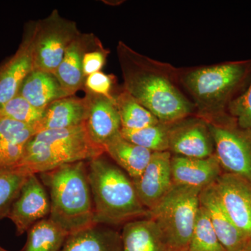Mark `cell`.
Listing matches in <instances>:
<instances>
[{
  "label": "cell",
  "mask_w": 251,
  "mask_h": 251,
  "mask_svg": "<svg viewBox=\"0 0 251 251\" xmlns=\"http://www.w3.org/2000/svg\"><path fill=\"white\" fill-rule=\"evenodd\" d=\"M117 56L128 92L162 123L172 124L186 118L194 110L179 87L177 69L138 53L120 41Z\"/></svg>",
  "instance_id": "obj_1"
},
{
  "label": "cell",
  "mask_w": 251,
  "mask_h": 251,
  "mask_svg": "<svg viewBox=\"0 0 251 251\" xmlns=\"http://www.w3.org/2000/svg\"><path fill=\"white\" fill-rule=\"evenodd\" d=\"M104 154L87 162L94 224L110 227L148 218L150 211L140 202L132 179Z\"/></svg>",
  "instance_id": "obj_2"
},
{
  "label": "cell",
  "mask_w": 251,
  "mask_h": 251,
  "mask_svg": "<svg viewBox=\"0 0 251 251\" xmlns=\"http://www.w3.org/2000/svg\"><path fill=\"white\" fill-rule=\"evenodd\" d=\"M49 193V219L69 234L96 225L87 162L64 165L38 174Z\"/></svg>",
  "instance_id": "obj_3"
},
{
  "label": "cell",
  "mask_w": 251,
  "mask_h": 251,
  "mask_svg": "<svg viewBox=\"0 0 251 251\" xmlns=\"http://www.w3.org/2000/svg\"><path fill=\"white\" fill-rule=\"evenodd\" d=\"M179 77L201 118L214 121L226 117L229 103L247 88L251 79V59L195 68Z\"/></svg>",
  "instance_id": "obj_4"
},
{
  "label": "cell",
  "mask_w": 251,
  "mask_h": 251,
  "mask_svg": "<svg viewBox=\"0 0 251 251\" xmlns=\"http://www.w3.org/2000/svg\"><path fill=\"white\" fill-rule=\"evenodd\" d=\"M105 153L91 138L86 122L77 126L42 130L28 142L18 167L40 174L77 162H88Z\"/></svg>",
  "instance_id": "obj_5"
},
{
  "label": "cell",
  "mask_w": 251,
  "mask_h": 251,
  "mask_svg": "<svg viewBox=\"0 0 251 251\" xmlns=\"http://www.w3.org/2000/svg\"><path fill=\"white\" fill-rule=\"evenodd\" d=\"M201 190L174 185L150 211L168 250L188 251L198 210Z\"/></svg>",
  "instance_id": "obj_6"
},
{
  "label": "cell",
  "mask_w": 251,
  "mask_h": 251,
  "mask_svg": "<svg viewBox=\"0 0 251 251\" xmlns=\"http://www.w3.org/2000/svg\"><path fill=\"white\" fill-rule=\"evenodd\" d=\"M80 33L76 23L62 17L56 9L48 17L33 23V70L54 74L67 48Z\"/></svg>",
  "instance_id": "obj_7"
},
{
  "label": "cell",
  "mask_w": 251,
  "mask_h": 251,
  "mask_svg": "<svg viewBox=\"0 0 251 251\" xmlns=\"http://www.w3.org/2000/svg\"><path fill=\"white\" fill-rule=\"evenodd\" d=\"M206 122L224 173L237 175L251 184V135L239 129L228 117Z\"/></svg>",
  "instance_id": "obj_8"
},
{
  "label": "cell",
  "mask_w": 251,
  "mask_h": 251,
  "mask_svg": "<svg viewBox=\"0 0 251 251\" xmlns=\"http://www.w3.org/2000/svg\"><path fill=\"white\" fill-rule=\"evenodd\" d=\"M50 212V201L45 186L38 175L31 174L11 206L8 217L16 226L18 236L27 232Z\"/></svg>",
  "instance_id": "obj_9"
},
{
  "label": "cell",
  "mask_w": 251,
  "mask_h": 251,
  "mask_svg": "<svg viewBox=\"0 0 251 251\" xmlns=\"http://www.w3.org/2000/svg\"><path fill=\"white\" fill-rule=\"evenodd\" d=\"M218 198L238 229L251 239V184L240 176L224 173L213 184Z\"/></svg>",
  "instance_id": "obj_10"
},
{
  "label": "cell",
  "mask_w": 251,
  "mask_h": 251,
  "mask_svg": "<svg viewBox=\"0 0 251 251\" xmlns=\"http://www.w3.org/2000/svg\"><path fill=\"white\" fill-rule=\"evenodd\" d=\"M169 151L176 156L206 158L214 154V144L207 122L202 118H185L172 123Z\"/></svg>",
  "instance_id": "obj_11"
},
{
  "label": "cell",
  "mask_w": 251,
  "mask_h": 251,
  "mask_svg": "<svg viewBox=\"0 0 251 251\" xmlns=\"http://www.w3.org/2000/svg\"><path fill=\"white\" fill-rule=\"evenodd\" d=\"M170 151L153 152L139 177L132 180L140 202L149 211L156 207L174 186Z\"/></svg>",
  "instance_id": "obj_12"
},
{
  "label": "cell",
  "mask_w": 251,
  "mask_h": 251,
  "mask_svg": "<svg viewBox=\"0 0 251 251\" xmlns=\"http://www.w3.org/2000/svg\"><path fill=\"white\" fill-rule=\"evenodd\" d=\"M171 170L174 185L201 191L214 184L224 173L215 153L206 158L173 155Z\"/></svg>",
  "instance_id": "obj_13"
},
{
  "label": "cell",
  "mask_w": 251,
  "mask_h": 251,
  "mask_svg": "<svg viewBox=\"0 0 251 251\" xmlns=\"http://www.w3.org/2000/svg\"><path fill=\"white\" fill-rule=\"evenodd\" d=\"M100 44L94 34L80 33L67 48L54 75L68 95L74 96L77 91L83 89L86 79L82 70L84 56Z\"/></svg>",
  "instance_id": "obj_14"
},
{
  "label": "cell",
  "mask_w": 251,
  "mask_h": 251,
  "mask_svg": "<svg viewBox=\"0 0 251 251\" xmlns=\"http://www.w3.org/2000/svg\"><path fill=\"white\" fill-rule=\"evenodd\" d=\"M31 38L32 24L28 26L16 53L0 67V108L19 93L23 82L33 71Z\"/></svg>",
  "instance_id": "obj_15"
},
{
  "label": "cell",
  "mask_w": 251,
  "mask_h": 251,
  "mask_svg": "<svg viewBox=\"0 0 251 251\" xmlns=\"http://www.w3.org/2000/svg\"><path fill=\"white\" fill-rule=\"evenodd\" d=\"M88 97V116L86 127L91 138L104 147L114 137L120 134L121 120L119 115L115 97H107L86 92Z\"/></svg>",
  "instance_id": "obj_16"
},
{
  "label": "cell",
  "mask_w": 251,
  "mask_h": 251,
  "mask_svg": "<svg viewBox=\"0 0 251 251\" xmlns=\"http://www.w3.org/2000/svg\"><path fill=\"white\" fill-rule=\"evenodd\" d=\"M200 202L226 251H241L249 242L238 229L220 202L213 184L200 193Z\"/></svg>",
  "instance_id": "obj_17"
},
{
  "label": "cell",
  "mask_w": 251,
  "mask_h": 251,
  "mask_svg": "<svg viewBox=\"0 0 251 251\" xmlns=\"http://www.w3.org/2000/svg\"><path fill=\"white\" fill-rule=\"evenodd\" d=\"M89 105L90 101L87 95L84 98L71 96L54 100L44 110V116L36 126L37 133L82 125L88 116Z\"/></svg>",
  "instance_id": "obj_18"
},
{
  "label": "cell",
  "mask_w": 251,
  "mask_h": 251,
  "mask_svg": "<svg viewBox=\"0 0 251 251\" xmlns=\"http://www.w3.org/2000/svg\"><path fill=\"white\" fill-rule=\"evenodd\" d=\"M60 251H123L121 232L94 225L69 234Z\"/></svg>",
  "instance_id": "obj_19"
},
{
  "label": "cell",
  "mask_w": 251,
  "mask_h": 251,
  "mask_svg": "<svg viewBox=\"0 0 251 251\" xmlns=\"http://www.w3.org/2000/svg\"><path fill=\"white\" fill-rule=\"evenodd\" d=\"M36 133L34 126L0 119V166H17L28 142Z\"/></svg>",
  "instance_id": "obj_20"
},
{
  "label": "cell",
  "mask_w": 251,
  "mask_h": 251,
  "mask_svg": "<svg viewBox=\"0 0 251 251\" xmlns=\"http://www.w3.org/2000/svg\"><path fill=\"white\" fill-rule=\"evenodd\" d=\"M104 148L105 153H108L132 180L137 179L142 175L150 163L153 153L126 140L121 133L105 144Z\"/></svg>",
  "instance_id": "obj_21"
},
{
  "label": "cell",
  "mask_w": 251,
  "mask_h": 251,
  "mask_svg": "<svg viewBox=\"0 0 251 251\" xmlns=\"http://www.w3.org/2000/svg\"><path fill=\"white\" fill-rule=\"evenodd\" d=\"M18 94L33 106L41 110H45L54 100L71 97L54 74L37 70H33L27 75Z\"/></svg>",
  "instance_id": "obj_22"
},
{
  "label": "cell",
  "mask_w": 251,
  "mask_h": 251,
  "mask_svg": "<svg viewBox=\"0 0 251 251\" xmlns=\"http://www.w3.org/2000/svg\"><path fill=\"white\" fill-rule=\"evenodd\" d=\"M121 235L123 251H168L158 227L150 218L126 223Z\"/></svg>",
  "instance_id": "obj_23"
},
{
  "label": "cell",
  "mask_w": 251,
  "mask_h": 251,
  "mask_svg": "<svg viewBox=\"0 0 251 251\" xmlns=\"http://www.w3.org/2000/svg\"><path fill=\"white\" fill-rule=\"evenodd\" d=\"M27 233V240L21 251H60L69 235L49 217L36 223Z\"/></svg>",
  "instance_id": "obj_24"
},
{
  "label": "cell",
  "mask_w": 251,
  "mask_h": 251,
  "mask_svg": "<svg viewBox=\"0 0 251 251\" xmlns=\"http://www.w3.org/2000/svg\"><path fill=\"white\" fill-rule=\"evenodd\" d=\"M115 97L122 128L138 130L159 123L158 119L138 103L128 92L123 90Z\"/></svg>",
  "instance_id": "obj_25"
},
{
  "label": "cell",
  "mask_w": 251,
  "mask_h": 251,
  "mask_svg": "<svg viewBox=\"0 0 251 251\" xmlns=\"http://www.w3.org/2000/svg\"><path fill=\"white\" fill-rule=\"evenodd\" d=\"M171 124L159 123L138 130L122 128L123 138L152 151H169V131Z\"/></svg>",
  "instance_id": "obj_26"
},
{
  "label": "cell",
  "mask_w": 251,
  "mask_h": 251,
  "mask_svg": "<svg viewBox=\"0 0 251 251\" xmlns=\"http://www.w3.org/2000/svg\"><path fill=\"white\" fill-rule=\"evenodd\" d=\"M29 175L20 167L0 166V220L8 217Z\"/></svg>",
  "instance_id": "obj_27"
},
{
  "label": "cell",
  "mask_w": 251,
  "mask_h": 251,
  "mask_svg": "<svg viewBox=\"0 0 251 251\" xmlns=\"http://www.w3.org/2000/svg\"><path fill=\"white\" fill-rule=\"evenodd\" d=\"M187 251H226L213 228L207 213L201 205Z\"/></svg>",
  "instance_id": "obj_28"
},
{
  "label": "cell",
  "mask_w": 251,
  "mask_h": 251,
  "mask_svg": "<svg viewBox=\"0 0 251 251\" xmlns=\"http://www.w3.org/2000/svg\"><path fill=\"white\" fill-rule=\"evenodd\" d=\"M44 110L33 106L18 94L0 108V119H9L36 127L44 116Z\"/></svg>",
  "instance_id": "obj_29"
},
{
  "label": "cell",
  "mask_w": 251,
  "mask_h": 251,
  "mask_svg": "<svg viewBox=\"0 0 251 251\" xmlns=\"http://www.w3.org/2000/svg\"><path fill=\"white\" fill-rule=\"evenodd\" d=\"M226 115L239 129L251 135V79L244 92L229 103Z\"/></svg>",
  "instance_id": "obj_30"
},
{
  "label": "cell",
  "mask_w": 251,
  "mask_h": 251,
  "mask_svg": "<svg viewBox=\"0 0 251 251\" xmlns=\"http://www.w3.org/2000/svg\"><path fill=\"white\" fill-rule=\"evenodd\" d=\"M112 83L113 80L111 75L101 72H96L86 77L83 88L89 93L112 97Z\"/></svg>",
  "instance_id": "obj_31"
},
{
  "label": "cell",
  "mask_w": 251,
  "mask_h": 251,
  "mask_svg": "<svg viewBox=\"0 0 251 251\" xmlns=\"http://www.w3.org/2000/svg\"><path fill=\"white\" fill-rule=\"evenodd\" d=\"M109 51L104 49L101 43L86 52L82 62V70L85 78L94 73L100 72L105 65Z\"/></svg>",
  "instance_id": "obj_32"
},
{
  "label": "cell",
  "mask_w": 251,
  "mask_h": 251,
  "mask_svg": "<svg viewBox=\"0 0 251 251\" xmlns=\"http://www.w3.org/2000/svg\"><path fill=\"white\" fill-rule=\"evenodd\" d=\"M241 251H251V239L247 242L245 247H244V249Z\"/></svg>",
  "instance_id": "obj_33"
},
{
  "label": "cell",
  "mask_w": 251,
  "mask_h": 251,
  "mask_svg": "<svg viewBox=\"0 0 251 251\" xmlns=\"http://www.w3.org/2000/svg\"><path fill=\"white\" fill-rule=\"evenodd\" d=\"M0 251H6V249H3V248L1 247V246H0Z\"/></svg>",
  "instance_id": "obj_34"
},
{
  "label": "cell",
  "mask_w": 251,
  "mask_h": 251,
  "mask_svg": "<svg viewBox=\"0 0 251 251\" xmlns=\"http://www.w3.org/2000/svg\"><path fill=\"white\" fill-rule=\"evenodd\" d=\"M168 251H171V250H168Z\"/></svg>",
  "instance_id": "obj_35"
}]
</instances>
